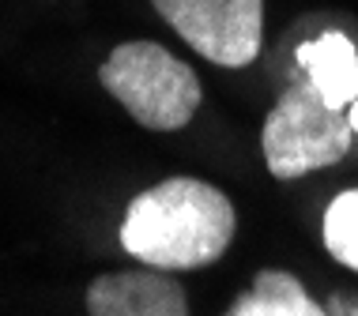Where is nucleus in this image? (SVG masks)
I'll return each mask as SVG.
<instances>
[{
    "label": "nucleus",
    "mask_w": 358,
    "mask_h": 316,
    "mask_svg": "<svg viewBox=\"0 0 358 316\" xmlns=\"http://www.w3.org/2000/svg\"><path fill=\"white\" fill-rule=\"evenodd\" d=\"M234 204L200 177H170L140 193L124 211L121 245L159 271L215 264L234 241Z\"/></svg>",
    "instance_id": "1"
},
{
    "label": "nucleus",
    "mask_w": 358,
    "mask_h": 316,
    "mask_svg": "<svg viewBox=\"0 0 358 316\" xmlns=\"http://www.w3.org/2000/svg\"><path fill=\"white\" fill-rule=\"evenodd\" d=\"M355 128L347 121V110L328 102L309 75L294 80L279 94L260 128V151L272 177L279 181H294L313 170L336 166L347 158Z\"/></svg>",
    "instance_id": "2"
},
{
    "label": "nucleus",
    "mask_w": 358,
    "mask_h": 316,
    "mask_svg": "<svg viewBox=\"0 0 358 316\" xmlns=\"http://www.w3.org/2000/svg\"><path fill=\"white\" fill-rule=\"evenodd\" d=\"M102 87L151 132H178L200 110V80L159 42H124L99 68Z\"/></svg>",
    "instance_id": "3"
},
{
    "label": "nucleus",
    "mask_w": 358,
    "mask_h": 316,
    "mask_svg": "<svg viewBox=\"0 0 358 316\" xmlns=\"http://www.w3.org/2000/svg\"><path fill=\"white\" fill-rule=\"evenodd\" d=\"M189 50L219 68H245L260 53L264 0H151Z\"/></svg>",
    "instance_id": "4"
},
{
    "label": "nucleus",
    "mask_w": 358,
    "mask_h": 316,
    "mask_svg": "<svg viewBox=\"0 0 358 316\" xmlns=\"http://www.w3.org/2000/svg\"><path fill=\"white\" fill-rule=\"evenodd\" d=\"M87 316H189V298L159 267L113 271L87 286Z\"/></svg>",
    "instance_id": "5"
},
{
    "label": "nucleus",
    "mask_w": 358,
    "mask_h": 316,
    "mask_svg": "<svg viewBox=\"0 0 358 316\" xmlns=\"http://www.w3.org/2000/svg\"><path fill=\"white\" fill-rule=\"evenodd\" d=\"M298 64L332 105L347 110L358 98V50L347 34L328 31L313 42H302L298 45Z\"/></svg>",
    "instance_id": "6"
},
{
    "label": "nucleus",
    "mask_w": 358,
    "mask_h": 316,
    "mask_svg": "<svg viewBox=\"0 0 358 316\" xmlns=\"http://www.w3.org/2000/svg\"><path fill=\"white\" fill-rule=\"evenodd\" d=\"M222 316H328L306 294V286L287 271H260L253 286L230 305Z\"/></svg>",
    "instance_id": "7"
},
{
    "label": "nucleus",
    "mask_w": 358,
    "mask_h": 316,
    "mask_svg": "<svg viewBox=\"0 0 358 316\" xmlns=\"http://www.w3.org/2000/svg\"><path fill=\"white\" fill-rule=\"evenodd\" d=\"M321 237L336 260L343 267H351V271H358V188H347V193H340L328 204Z\"/></svg>",
    "instance_id": "8"
},
{
    "label": "nucleus",
    "mask_w": 358,
    "mask_h": 316,
    "mask_svg": "<svg viewBox=\"0 0 358 316\" xmlns=\"http://www.w3.org/2000/svg\"><path fill=\"white\" fill-rule=\"evenodd\" d=\"M347 121H351V128H355V136H358V98L347 105Z\"/></svg>",
    "instance_id": "9"
}]
</instances>
